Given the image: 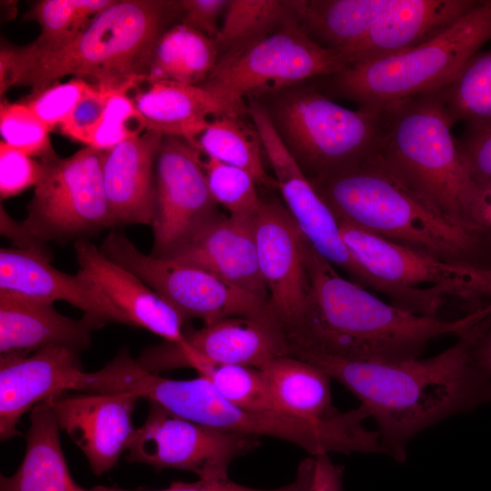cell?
Here are the masks:
<instances>
[{"label":"cell","mask_w":491,"mask_h":491,"mask_svg":"<svg viewBox=\"0 0 491 491\" xmlns=\"http://www.w3.org/2000/svg\"><path fill=\"white\" fill-rule=\"evenodd\" d=\"M309 290L296 325L286 332L290 356L351 361L418 358L434 340L476 336L491 306L457 319L429 317L388 304L338 274L307 242Z\"/></svg>","instance_id":"obj_1"},{"label":"cell","mask_w":491,"mask_h":491,"mask_svg":"<svg viewBox=\"0 0 491 491\" xmlns=\"http://www.w3.org/2000/svg\"><path fill=\"white\" fill-rule=\"evenodd\" d=\"M476 336L459 337L429 358L351 361L306 356L309 362L353 393L372 417L383 454L397 463L425 430L491 401V379L476 366Z\"/></svg>","instance_id":"obj_2"},{"label":"cell","mask_w":491,"mask_h":491,"mask_svg":"<svg viewBox=\"0 0 491 491\" xmlns=\"http://www.w3.org/2000/svg\"><path fill=\"white\" fill-rule=\"evenodd\" d=\"M175 15L176 1L114 0L62 45L47 48L4 45L1 96L14 85L38 91L66 75L90 78L102 87L132 90L143 81L149 54Z\"/></svg>","instance_id":"obj_3"},{"label":"cell","mask_w":491,"mask_h":491,"mask_svg":"<svg viewBox=\"0 0 491 491\" xmlns=\"http://www.w3.org/2000/svg\"><path fill=\"white\" fill-rule=\"evenodd\" d=\"M311 182L338 221L448 264L485 267L480 258L491 235L446 217L376 154Z\"/></svg>","instance_id":"obj_4"},{"label":"cell","mask_w":491,"mask_h":491,"mask_svg":"<svg viewBox=\"0 0 491 491\" xmlns=\"http://www.w3.org/2000/svg\"><path fill=\"white\" fill-rule=\"evenodd\" d=\"M376 155L399 179L450 220L491 235L481 195L452 135L440 90L384 111Z\"/></svg>","instance_id":"obj_5"},{"label":"cell","mask_w":491,"mask_h":491,"mask_svg":"<svg viewBox=\"0 0 491 491\" xmlns=\"http://www.w3.org/2000/svg\"><path fill=\"white\" fill-rule=\"evenodd\" d=\"M491 39V0L480 4L447 30L412 49L350 64L327 79L328 96L384 112L415 96L446 86Z\"/></svg>","instance_id":"obj_6"},{"label":"cell","mask_w":491,"mask_h":491,"mask_svg":"<svg viewBox=\"0 0 491 491\" xmlns=\"http://www.w3.org/2000/svg\"><path fill=\"white\" fill-rule=\"evenodd\" d=\"M264 105L286 148L311 180L356 165L379 148L384 112L351 110L314 86L269 95Z\"/></svg>","instance_id":"obj_7"},{"label":"cell","mask_w":491,"mask_h":491,"mask_svg":"<svg viewBox=\"0 0 491 491\" xmlns=\"http://www.w3.org/2000/svg\"><path fill=\"white\" fill-rule=\"evenodd\" d=\"M104 151L85 146L68 157L55 154L41 158V172L27 205L16 223L15 244L20 248L44 247L113 227L105 192Z\"/></svg>","instance_id":"obj_8"},{"label":"cell","mask_w":491,"mask_h":491,"mask_svg":"<svg viewBox=\"0 0 491 491\" xmlns=\"http://www.w3.org/2000/svg\"><path fill=\"white\" fill-rule=\"evenodd\" d=\"M346 65L338 54L315 42L293 16L274 32L220 55L201 85L240 115L247 97L269 95L314 77L330 76Z\"/></svg>","instance_id":"obj_9"},{"label":"cell","mask_w":491,"mask_h":491,"mask_svg":"<svg viewBox=\"0 0 491 491\" xmlns=\"http://www.w3.org/2000/svg\"><path fill=\"white\" fill-rule=\"evenodd\" d=\"M246 112L273 169L285 206L309 245L355 283L383 294L394 305L405 304L408 298L406 290L378 281L352 256L342 238L337 218L286 148L263 104L251 99Z\"/></svg>","instance_id":"obj_10"},{"label":"cell","mask_w":491,"mask_h":491,"mask_svg":"<svg viewBox=\"0 0 491 491\" xmlns=\"http://www.w3.org/2000/svg\"><path fill=\"white\" fill-rule=\"evenodd\" d=\"M101 253L130 271L185 319L204 324L219 319L272 312L258 298L201 268L142 253L120 231H111L99 247Z\"/></svg>","instance_id":"obj_11"},{"label":"cell","mask_w":491,"mask_h":491,"mask_svg":"<svg viewBox=\"0 0 491 491\" xmlns=\"http://www.w3.org/2000/svg\"><path fill=\"white\" fill-rule=\"evenodd\" d=\"M144 424L135 428L126 461L155 469L193 473L203 480H226L231 463L259 446V437L224 432L178 416L148 401Z\"/></svg>","instance_id":"obj_12"},{"label":"cell","mask_w":491,"mask_h":491,"mask_svg":"<svg viewBox=\"0 0 491 491\" xmlns=\"http://www.w3.org/2000/svg\"><path fill=\"white\" fill-rule=\"evenodd\" d=\"M184 342L164 341L142 351L138 364L149 372L198 365L242 366L260 368L290 356L286 333L272 312L230 316L184 330Z\"/></svg>","instance_id":"obj_13"},{"label":"cell","mask_w":491,"mask_h":491,"mask_svg":"<svg viewBox=\"0 0 491 491\" xmlns=\"http://www.w3.org/2000/svg\"><path fill=\"white\" fill-rule=\"evenodd\" d=\"M200 152L183 139L164 136L155 160L154 246L164 256L217 211Z\"/></svg>","instance_id":"obj_14"},{"label":"cell","mask_w":491,"mask_h":491,"mask_svg":"<svg viewBox=\"0 0 491 491\" xmlns=\"http://www.w3.org/2000/svg\"><path fill=\"white\" fill-rule=\"evenodd\" d=\"M256 243L269 306L286 333L300 319L307 300V241L279 200L262 197Z\"/></svg>","instance_id":"obj_15"},{"label":"cell","mask_w":491,"mask_h":491,"mask_svg":"<svg viewBox=\"0 0 491 491\" xmlns=\"http://www.w3.org/2000/svg\"><path fill=\"white\" fill-rule=\"evenodd\" d=\"M44 247L1 248L0 292L55 303L65 301L84 313L95 329L112 323L130 326L120 309L85 272L70 275L51 265Z\"/></svg>","instance_id":"obj_16"},{"label":"cell","mask_w":491,"mask_h":491,"mask_svg":"<svg viewBox=\"0 0 491 491\" xmlns=\"http://www.w3.org/2000/svg\"><path fill=\"white\" fill-rule=\"evenodd\" d=\"M140 397L133 393L65 392L45 402L57 425L85 456L92 472L115 467L135 430L132 416Z\"/></svg>","instance_id":"obj_17"},{"label":"cell","mask_w":491,"mask_h":491,"mask_svg":"<svg viewBox=\"0 0 491 491\" xmlns=\"http://www.w3.org/2000/svg\"><path fill=\"white\" fill-rule=\"evenodd\" d=\"M256 216L216 212L162 256L201 268L268 302L258 266Z\"/></svg>","instance_id":"obj_18"},{"label":"cell","mask_w":491,"mask_h":491,"mask_svg":"<svg viewBox=\"0 0 491 491\" xmlns=\"http://www.w3.org/2000/svg\"><path fill=\"white\" fill-rule=\"evenodd\" d=\"M80 352L47 346L31 356H0V437L5 442L21 433L17 426L28 410L54 396L77 391L84 372Z\"/></svg>","instance_id":"obj_19"},{"label":"cell","mask_w":491,"mask_h":491,"mask_svg":"<svg viewBox=\"0 0 491 491\" xmlns=\"http://www.w3.org/2000/svg\"><path fill=\"white\" fill-rule=\"evenodd\" d=\"M481 0H391L368 32L337 52L346 65L401 53L439 35Z\"/></svg>","instance_id":"obj_20"},{"label":"cell","mask_w":491,"mask_h":491,"mask_svg":"<svg viewBox=\"0 0 491 491\" xmlns=\"http://www.w3.org/2000/svg\"><path fill=\"white\" fill-rule=\"evenodd\" d=\"M164 135L146 130L104 151L102 173L113 227L151 225L155 206L154 165Z\"/></svg>","instance_id":"obj_21"},{"label":"cell","mask_w":491,"mask_h":491,"mask_svg":"<svg viewBox=\"0 0 491 491\" xmlns=\"http://www.w3.org/2000/svg\"><path fill=\"white\" fill-rule=\"evenodd\" d=\"M80 269L90 276L120 309L131 326L143 327L165 341L184 342L185 319L130 271L105 256L89 239L75 242Z\"/></svg>","instance_id":"obj_22"},{"label":"cell","mask_w":491,"mask_h":491,"mask_svg":"<svg viewBox=\"0 0 491 491\" xmlns=\"http://www.w3.org/2000/svg\"><path fill=\"white\" fill-rule=\"evenodd\" d=\"M342 238L355 260L378 281L399 289L439 286L451 296L462 266L426 256L346 222L338 221Z\"/></svg>","instance_id":"obj_23"},{"label":"cell","mask_w":491,"mask_h":491,"mask_svg":"<svg viewBox=\"0 0 491 491\" xmlns=\"http://www.w3.org/2000/svg\"><path fill=\"white\" fill-rule=\"evenodd\" d=\"M93 330L86 319L65 316L54 303L0 292L1 355H28L52 346L81 352L90 346Z\"/></svg>","instance_id":"obj_24"},{"label":"cell","mask_w":491,"mask_h":491,"mask_svg":"<svg viewBox=\"0 0 491 491\" xmlns=\"http://www.w3.org/2000/svg\"><path fill=\"white\" fill-rule=\"evenodd\" d=\"M144 82L146 85L132 98L145 120L146 130L183 139L193 147L211 119L222 115H235L203 85Z\"/></svg>","instance_id":"obj_25"},{"label":"cell","mask_w":491,"mask_h":491,"mask_svg":"<svg viewBox=\"0 0 491 491\" xmlns=\"http://www.w3.org/2000/svg\"><path fill=\"white\" fill-rule=\"evenodd\" d=\"M59 430L47 403L32 408L23 460L13 475L0 476V491H95L84 488L72 477Z\"/></svg>","instance_id":"obj_26"},{"label":"cell","mask_w":491,"mask_h":491,"mask_svg":"<svg viewBox=\"0 0 491 491\" xmlns=\"http://www.w3.org/2000/svg\"><path fill=\"white\" fill-rule=\"evenodd\" d=\"M258 369L284 414L323 422L342 413L332 405L331 377L318 366L285 356L267 362Z\"/></svg>","instance_id":"obj_27"},{"label":"cell","mask_w":491,"mask_h":491,"mask_svg":"<svg viewBox=\"0 0 491 491\" xmlns=\"http://www.w3.org/2000/svg\"><path fill=\"white\" fill-rule=\"evenodd\" d=\"M391 0L290 1L294 17L322 47L336 53L361 39Z\"/></svg>","instance_id":"obj_28"},{"label":"cell","mask_w":491,"mask_h":491,"mask_svg":"<svg viewBox=\"0 0 491 491\" xmlns=\"http://www.w3.org/2000/svg\"><path fill=\"white\" fill-rule=\"evenodd\" d=\"M219 58L215 40L184 25L167 28L155 43L143 81L201 85Z\"/></svg>","instance_id":"obj_29"},{"label":"cell","mask_w":491,"mask_h":491,"mask_svg":"<svg viewBox=\"0 0 491 491\" xmlns=\"http://www.w3.org/2000/svg\"><path fill=\"white\" fill-rule=\"evenodd\" d=\"M194 147L207 157L240 167L266 188H276L265 169L263 146L254 125L251 129L239 115H222L209 121L196 137Z\"/></svg>","instance_id":"obj_30"},{"label":"cell","mask_w":491,"mask_h":491,"mask_svg":"<svg viewBox=\"0 0 491 491\" xmlns=\"http://www.w3.org/2000/svg\"><path fill=\"white\" fill-rule=\"evenodd\" d=\"M450 122L491 128V50L476 53L446 86L439 89Z\"/></svg>","instance_id":"obj_31"},{"label":"cell","mask_w":491,"mask_h":491,"mask_svg":"<svg viewBox=\"0 0 491 491\" xmlns=\"http://www.w3.org/2000/svg\"><path fill=\"white\" fill-rule=\"evenodd\" d=\"M293 16L290 1L228 0L215 38L219 55L274 32Z\"/></svg>","instance_id":"obj_32"},{"label":"cell","mask_w":491,"mask_h":491,"mask_svg":"<svg viewBox=\"0 0 491 491\" xmlns=\"http://www.w3.org/2000/svg\"><path fill=\"white\" fill-rule=\"evenodd\" d=\"M114 0H43L29 11V18L41 26L39 37L31 45L39 48L62 45L79 34Z\"/></svg>","instance_id":"obj_33"},{"label":"cell","mask_w":491,"mask_h":491,"mask_svg":"<svg viewBox=\"0 0 491 491\" xmlns=\"http://www.w3.org/2000/svg\"><path fill=\"white\" fill-rule=\"evenodd\" d=\"M195 369L210 380L225 397L242 408L255 412L283 413L258 368L201 364Z\"/></svg>","instance_id":"obj_34"},{"label":"cell","mask_w":491,"mask_h":491,"mask_svg":"<svg viewBox=\"0 0 491 491\" xmlns=\"http://www.w3.org/2000/svg\"><path fill=\"white\" fill-rule=\"evenodd\" d=\"M203 166L211 195L229 215H255L262 197L254 176L247 171L207 157Z\"/></svg>","instance_id":"obj_35"},{"label":"cell","mask_w":491,"mask_h":491,"mask_svg":"<svg viewBox=\"0 0 491 491\" xmlns=\"http://www.w3.org/2000/svg\"><path fill=\"white\" fill-rule=\"evenodd\" d=\"M50 129L25 103L0 106V132L3 142L27 155L41 158L55 154L51 146Z\"/></svg>","instance_id":"obj_36"},{"label":"cell","mask_w":491,"mask_h":491,"mask_svg":"<svg viewBox=\"0 0 491 491\" xmlns=\"http://www.w3.org/2000/svg\"><path fill=\"white\" fill-rule=\"evenodd\" d=\"M128 91L115 90L111 94L88 146L106 151L146 131L145 120Z\"/></svg>","instance_id":"obj_37"},{"label":"cell","mask_w":491,"mask_h":491,"mask_svg":"<svg viewBox=\"0 0 491 491\" xmlns=\"http://www.w3.org/2000/svg\"><path fill=\"white\" fill-rule=\"evenodd\" d=\"M95 87V84L75 77L38 90L25 104L51 130L59 126L83 96Z\"/></svg>","instance_id":"obj_38"},{"label":"cell","mask_w":491,"mask_h":491,"mask_svg":"<svg viewBox=\"0 0 491 491\" xmlns=\"http://www.w3.org/2000/svg\"><path fill=\"white\" fill-rule=\"evenodd\" d=\"M115 90L95 85V87L83 96L68 117L59 125L60 131L88 146L103 117L109 96Z\"/></svg>","instance_id":"obj_39"},{"label":"cell","mask_w":491,"mask_h":491,"mask_svg":"<svg viewBox=\"0 0 491 491\" xmlns=\"http://www.w3.org/2000/svg\"><path fill=\"white\" fill-rule=\"evenodd\" d=\"M314 456H310L300 462L292 483L272 489L249 487L234 483L230 479L220 481L198 479L195 482L174 481L166 488L159 490H132L106 486H95L93 488L95 491H306L312 476Z\"/></svg>","instance_id":"obj_40"},{"label":"cell","mask_w":491,"mask_h":491,"mask_svg":"<svg viewBox=\"0 0 491 491\" xmlns=\"http://www.w3.org/2000/svg\"><path fill=\"white\" fill-rule=\"evenodd\" d=\"M40 172V162L5 142H0L1 198L16 195L35 185Z\"/></svg>","instance_id":"obj_41"},{"label":"cell","mask_w":491,"mask_h":491,"mask_svg":"<svg viewBox=\"0 0 491 491\" xmlns=\"http://www.w3.org/2000/svg\"><path fill=\"white\" fill-rule=\"evenodd\" d=\"M458 145L476 186L491 183V128H466V135Z\"/></svg>","instance_id":"obj_42"},{"label":"cell","mask_w":491,"mask_h":491,"mask_svg":"<svg viewBox=\"0 0 491 491\" xmlns=\"http://www.w3.org/2000/svg\"><path fill=\"white\" fill-rule=\"evenodd\" d=\"M228 0H182L176 1L177 15L184 24L215 40Z\"/></svg>","instance_id":"obj_43"},{"label":"cell","mask_w":491,"mask_h":491,"mask_svg":"<svg viewBox=\"0 0 491 491\" xmlns=\"http://www.w3.org/2000/svg\"><path fill=\"white\" fill-rule=\"evenodd\" d=\"M452 296L469 303L474 311L491 305V266H462V278Z\"/></svg>","instance_id":"obj_44"},{"label":"cell","mask_w":491,"mask_h":491,"mask_svg":"<svg viewBox=\"0 0 491 491\" xmlns=\"http://www.w3.org/2000/svg\"><path fill=\"white\" fill-rule=\"evenodd\" d=\"M313 456V472L306 491H343L344 467L336 465L327 454Z\"/></svg>","instance_id":"obj_45"},{"label":"cell","mask_w":491,"mask_h":491,"mask_svg":"<svg viewBox=\"0 0 491 491\" xmlns=\"http://www.w3.org/2000/svg\"><path fill=\"white\" fill-rule=\"evenodd\" d=\"M473 356L479 369L491 379V323L475 340Z\"/></svg>","instance_id":"obj_46"},{"label":"cell","mask_w":491,"mask_h":491,"mask_svg":"<svg viewBox=\"0 0 491 491\" xmlns=\"http://www.w3.org/2000/svg\"><path fill=\"white\" fill-rule=\"evenodd\" d=\"M478 189L480 191L482 204L484 206L485 217L487 223L486 214L488 211L491 210V183L479 186Z\"/></svg>","instance_id":"obj_47"},{"label":"cell","mask_w":491,"mask_h":491,"mask_svg":"<svg viewBox=\"0 0 491 491\" xmlns=\"http://www.w3.org/2000/svg\"><path fill=\"white\" fill-rule=\"evenodd\" d=\"M486 220H487V223H488V225L491 229V210L487 212L486 214Z\"/></svg>","instance_id":"obj_48"}]
</instances>
